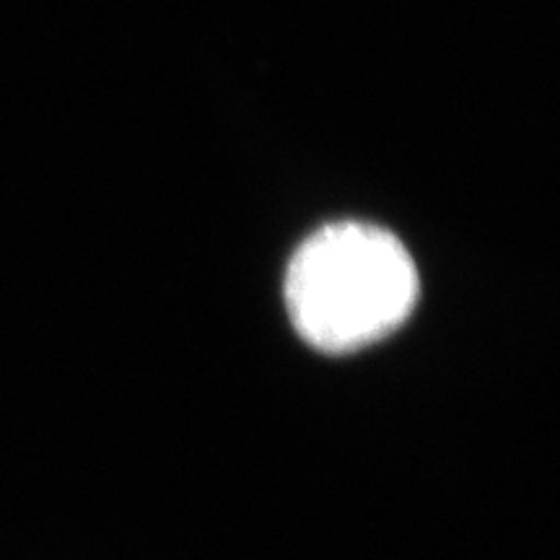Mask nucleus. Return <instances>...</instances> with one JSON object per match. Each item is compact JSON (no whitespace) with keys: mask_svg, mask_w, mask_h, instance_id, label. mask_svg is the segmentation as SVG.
I'll return each instance as SVG.
<instances>
[{"mask_svg":"<svg viewBox=\"0 0 560 560\" xmlns=\"http://www.w3.org/2000/svg\"><path fill=\"white\" fill-rule=\"evenodd\" d=\"M418 268L408 247L374 223L314 231L293 252L283 299L293 330L327 355L355 353L397 332L416 312Z\"/></svg>","mask_w":560,"mask_h":560,"instance_id":"1","label":"nucleus"}]
</instances>
